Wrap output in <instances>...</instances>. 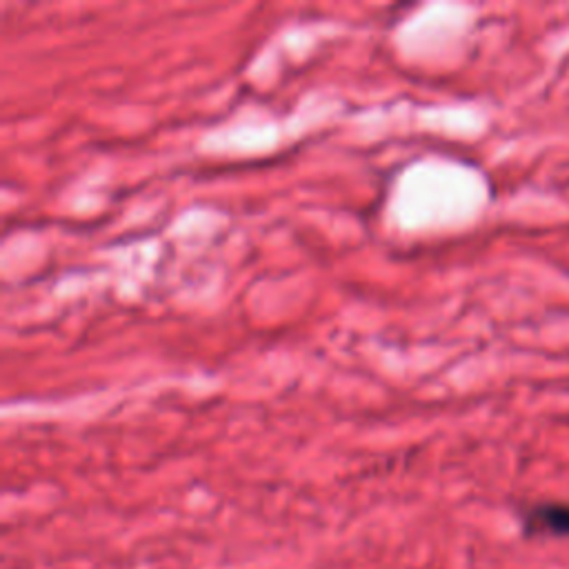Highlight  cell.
Segmentation results:
<instances>
[{
  "mask_svg": "<svg viewBox=\"0 0 569 569\" xmlns=\"http://www.w3.org/2000/svg\"><path fill=\"white\" fill-rule=\"evenodd\" d=\"M522 527L527 536H569V505L567 502H542L531 507Z\"/></svg>",
  "mask_w": 569,
  "mask_h": 569,
  "instance_id": "cell-1",
  "label": "cell"
}]
</instances>
